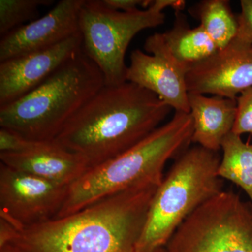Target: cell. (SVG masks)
<instances>
[{"mask_svg": "<svg viewBox=\"0 0 252 252\" xmlns=\"http://www.w3.org/2000/svg\"><path fill=\"white\" fill-rule=\"evenodd\" d=\"M104 85L83 50L40 85L0 107V126L33 142L54 141L67 122Z\"/></svg>", "mask_w": 252, "mask_h": 252, "instance_id": "cell-4", "label": "cell"}, {"mask_svg": "<svg viewBox=\"0 0 252 252\" xmlns=\"http://www.w3.org/2000/svg\"><path fill=\"white\" fill-rule=\"evenodd\" d=\"M162 252H252V204L222 190L181 224Z\"/></svg>", "mask_w": 252, "mask_h": 252, "instance_id": "cell-7", "label": "cell"}, {"mask_svg": "<svg viewBox=\"0 0 252 252\" xmlns=\"http://www.w3.org/2000/svg\"><path fill=\"white\" fill-rule=\"evenodd\" d=\"M84 0H62L41 18L8 33L0 41V62L52 47L79 32Z\"/></svg>", "mask_w": 252, "mask_h": 252, "instance_id": "cell-10", "label": "cell"}, {"mask_svg": "<svg viewBox=\"0 0 252 252\" xmlns=\"http://www.w3.org/2000/svg\"><path fill=\"white\" fill-rule=\"evenodd\" d=\"M189 102L193 123L192 142L218 152L225 137L233 130L236 99L189 93Z\"/></svg>", "mask_w": 252, "mask_h": 252, "instance_id": "cell-15", "label": "cell"}, {"mask_svg": "<svg viewBox=\"0 0 252 252\" xmlns=\"http://www.w3.org/2000/svg\"><path fill=\"white\" fill-rule=\"evenodd\" d=\"M0 252H16L11 245L7 244L0 248Z\"/></svg>", "mask_w": 252, "mask_h": 252, "instance_id": "cell-23", "label": "cell"}, {"mask_svg": "<svg viewBox=\"0 0 252 252\" xmlns=\"http://www.w3.org/2000/svg\"><path fill=\"white\" fill-rule=\"evenodd\" d=\"M34 142L9 129H0V153H18L27 150Z\"/></svg>", "mask_w": 252, "mask_h": 252, "instance_id": "cell-20", "label": "cell"}, {"mask_svg": "<svg viewBox=\"0 0 252 252\" xmlns=\"http://www.w3.org/2000/svg\"><path fill=\"white\" fill-rule=\"evenodd\" d=\"M190 113L175 112L167 122L124 153L91 167L69 187L56 218L80 211L103 199L147 184L160 185L167 161L192 142Z\"/></svg>", "mask_w": 252, "mask_h": 252, "instance_id": "cell-3", "label": "cell"}, {"mask_svg": "<svg viewBox=\"0 0 252 252\" xmlns=\"http://www.w3.org/2000/svg\"><path fill=\"white\" fill-rule=\"evenodd\" d=\"M189 93L235 99L252 86V45L233 39L186 74Z\"/></svg>", "mask_w": 252, "mask_h": 252, "instance_id": "cell-9", "label": "cell"}, {"mask_svg": "<svg viewBox=\"0 0 252 252\" xmlns=\"http://www.w3.org/2000/svg\"><path fill=\"white\" fill-rule=\"evenodd\" d=\"M163 11L152 1L147 9L124 12L109 9L102 0H84L79 12L82 50L103 75L104 85L126 81L125 56L136 34L165 22Z\"/></svg>", "mask_w": 252, "mask_h": 252, "instance_id": "cell-6", "label": "cell"}, {"mask_svg": "<svg viewBox=\"0 0 252 252\" xmlns=\"http://www.w3.org/2000/svg\"><path fill=\"white\" fill-rule=\"evenodd\" d=\"M52 0H0V34L1 37L37 19L41 6L52 4Z\"/></svg>", "mask_w": 252, "mask_h": 252, "instance_id": "cell-18", "label": "cell"}, {"mask_svg": "<svg viewBox=\"0 0 252 252\" xmlns=\"http://www.w3.org/2000/svg\"><path fill=\"white\" fill-rule=\"evenodd\" d=\"M171 109L157 94L130 81L104 85L54 141L85 158L91 168L143 140L160 126Z\"/></svg>", "mask_w": 252, "mask_h": 252, "instance_id": "cell-2", "label": "cell"}, {"mask_svg": "<svg viewBox=\"0 0 252 252\" xmlns=\"http://www.w3.org/2000/svg\"><path fill=\"white\" fill-rule=\"evenodd\" d=\"M144 49L147 54L167 60L186 74L193 66L203 62L219 50L201 26L190 27L182 11L175 12V21L171 29L149 36Z\"/></svg>", "mask_w": 252, "mask_h": 252, "instance_id": "cell-14", "label": "cell"}, {"mask_svg": "<svg viewBox=\"0 0 252 252\" xmlns=\"http://www.w3.org/2000/svg\"><path fill=\"white\" fill-rule=\"evenodd\" d=\"M218 152L195 146L177 157L158 187L137 243L139 252H162L181 224L223 190Z\"/></svg>", "mask_w": 252, "mask_h": 252, "instance_id": "cell-5", "label": "cell"}, {"mask_svg": "<svg viewBox=\"0 0 252 252\" xmlns=\"http://www.w3.org/2000/svg\"><path fill=\"white\" fill-rule=\"evenodd\" d=\"M0 162L18 171L67 187L89 169L85 158L55 141L34 142L27 150L18 153H0Z\"/></svg>", "mask_w": 252, "mask_h": 252, "instance_id": "cell-12", "label": "cell"}, {"mask_svg": "<svg viewBox=\"0 0 252 252\" xmlns=\"http://www.w3.org/2000/svg\"><path fill=\"white\" fill-rule=\"evenodd\" d=\"M238 14L239 29L235 39L252 45V0H241Z\"/></svg>", "mask_w": 252, "mask_h": 252, "instance_id": "cell-21", "label": "cell"}, {"mask_svg": "<svg viewBox=\"0 0 252 252\" xmlns=\"http://www.w3.org/2000/svg\"><path fill=\"white\" fill-rule=\"evenodd\" d=\"M82 49L80 32L49 49L0 63V107L35 89Z\"/></svg>", "mask_w": 252, "mask_h": 252, "instance_id": "cell-11", "label": "cell"}, {"mask_svg": "<svg viewBox=\"0 0 252 252\" xmlns=\"http://www.w3.org/2000/svg\"><path fill=\"white\" fill-rule=\"evenodd\" d=\"M68 189L0 162V218L17 229L53 220L62 208Z\"/></svg>", "mask_w": 252, "mask_h": 252, "instance_id": "cell-8", "label": "cell"}, {"mask_svg": "<svg viewBox=\"0 0 252 252\" xmlns=\"http://www.w3.org/2000/svg\"><path fill=\"white\" fill-rule=\"evenodd\" d=\"M186 74L164 58L135 49L130 55L126 81L157 94L175 112L190 113Z\"/></svg>", "mask_w": 252, "mask_h": 252, "instance_id": "cell-13", "label": "cell"}, {"mask_svg": "<svg viewBox=\"0 0 252 252\" xmlns=\"http://www.w3.org/2000/svg\"><path fill=\"white\" fill-rule=\"evenodd\" d=\"M189 11L200 21L219 50L226 47L238 34V16L232 11L228 0H203Z\"/></svg>", "mask_w": 252, "mask_h": 252, "instance_id": "cell-16", "label": "cell"}, {"mask_svg": "<svg viewBox=\"0 0 252 252\" xmlns=\"http://www.w3.org/2000/svg\"><path fill=\"white\" fill-rule=\"evenodd\" d=\"M102 1L109 9L124 12L135 11L139 9V6L147 9L152 2L150 0H102Z\"/></svg>", "mask_w": 252, "mask_h": 252, "instance_id": "cell-22", "label": "cell"}, {"mask_svg": "<svg viewBox=\"0 0 252 252\" xmlns=\"http://www.w3.org/2000/svg\"><path fill=\"white\" fill-rule=\"evenodd\" d=\"M218 175L229 180L246 193L252 204V142L230 132L221 145Z\"/></svg>", "mask_w": 252, "mask_h": 252, "instance_id": "cell-17", "label": "cell"}, {"mask_svg": "<svg viewBox=\"0 0 252 252\" xmlns=\"http://www.w3.org/2000/svg\"><path fill=\"white\" fill-rule=\"evenodd\" d=\"M158 186L133 187L72 215L17 229L8 244L16 252H139Z\"/></svg>", "mask_w": 252, "mask_h": 252, "instance_id": "cell-1", "label": "cell"}, {"mask_svg": "<svg viewBox=\"0 0 252 252\" xmlns=\"http://www.w3.org/2000/svg\"><path fill=\"white\" fill-rule=\"evenodd\" d=\"M237 112L232 132L252 137V86L243 91L236 98Z\"/></svg>", "mask_w": 252, "mask_h": 252, "instance_id": "cell-19", "label": "cell"}]
</instances>
